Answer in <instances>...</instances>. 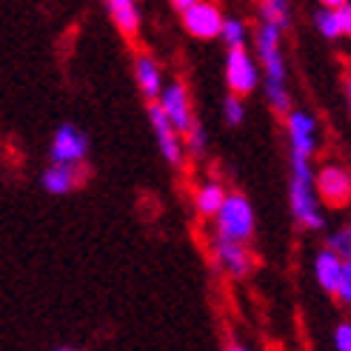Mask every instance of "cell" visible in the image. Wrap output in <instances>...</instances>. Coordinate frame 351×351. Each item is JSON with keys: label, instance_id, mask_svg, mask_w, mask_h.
I'll use <instances>...</instances> for the list:
<instances>
[{"label": "cell", "instance_id": "cell-6", "mask_svg": "<svg viewBox=\"0 0 351 351\" xmlns=\"http://www.w3.org/2000/svg\"><path fill=\"white\" fill-rule=\"evenodd\" d=\"M286 140H289V154L314 157L320 146V123L306 109H289L286 114Z\"/></svg>", "mask_w": 351, "mask_h": 351}, {"label": "cell", "instance_id": "cell-9", "mask_svg": "<svg viewBox=\"0 0 351 351\" xmlns=\"http://www.w3.org/2000/svg\"><path fill=\"white\" fill-rule=\"evenodd\" d=\"M160 106V112L169 117V123L180 134H186L191 129V123H195V103H191V95H189V86L183 80H169L163 86V92L157 95V100H152Z\"/></svg>", "mask_w": 351, "mask_h": 351}, {"label": "cell", "instance_id": "cell-26", "mask_svg": "<svg viewBox=\"0 0 351 351\" xmlns=\"http://www.w3.org/2000/svg\"><path fill=\"white\" fill-rule=\"evenodd\" d=\"M169 3H171V9H174V12L180 14V12H186L191 3H197V0H169Z\"/></svg>", "mask_w": 351, "mask_h": 351}, {"label": "cell", "instance_id": "cell-3", "mask_svg": "<svg viewBox=\"0 0 351 351\" xmlns=\"http://www.w3.org/2000/svg\"><path fill=\"white\" fill-rule=\"evenodd\" d=\"M212 223H215L217 237H229V240H240V243H252V237L257 232L254 206L243 191H229V195H226L220 212L212 217Z\"/></svg>", "mask_w": 351, "mask_h": 351}, {"label": "cell", "instance_id": "cell-2", "mask_svg": "<svg viewBox=\"0 0 351 351\" xmlns=\"http://www.w3.org/2000/svg\"><path fill=\"white\" fill-rule=\"evenodd\" d=\"M289 208L294 223L306 232H323L326 215L323 203L314 191V166L311 157L289 154Z\"/></svg>", "mask_w": 351, "mask_h": 351}, {"label": "cell", "instance_id": "cell-4", "mask_svg": "<svg viewBox=\"0 0 351 351\" xmlns=\"http://www.w3.org/2000/svg\"><path fill=\"white\" fill-rule=\"evenodd\" d=\"M208 254H212L215 269L229 280H245L254 271V252L249 249V243L215 234L212 243H208Z\"/></svg>", "mask_w": 351, "mask_h": 351}, {"label": "cell", "instance_id": "cell-27", "mask_svg": "<svg viewBox=\"0 0 351 351\" xmlns=\"http://www.w3.org/2000/svg\"><path fill=\"white\" fill-rule=\"evenodd\" d=\"M343 92H346V106H348V114H351V75L343 83Z\"/></svg>", "mask_w": 351, "mask_h": 351}, {"label": "cell", "instance_id": "cell-16", "mask_svg": "<svg viewBox=\"0 0 351 351\" xmlns=\"http://www.w3.org/2000/svg\"><path fill=\"white\" fill-rule=\"evenodd\" d=\"M226 195H229V189H226L220 180H215V178L203 180V183L195 189V197H191V203H195V212H197L200 217H206V220H212V217L220 212Z\"/></svg>", "mask_w": 351, "mask_h": 351}, {"label": "cell", "instance_id": "cell-10", "mask_svg": "<svg viewBox=\"0 0 351 351\" xmlns=\"http://www.w3.org/2000/svg\"><path fill=\"white\" fill-rule=\"evenodd\" d=\"M149 123L157 140V149H160V157L171 166V169H183L186 166V146H183V134L169 123V117L160 112L157 103H149Z\"/></svg>", "mask_w": 351, "mask_h": 351}, {"label": "cell", "instance_id": "cell-7", "mask_svg": "<svg viewBox=\"0 0 351 351\" xmlns=\"http://www.w3.org/2000/svg\"><path fill=\"white\" fill-rule=\"evenodd\" d=\"M314 191L323 206L346 208L351 203V171L340 163H323L314 171Z\"/></svg>", "mask_w": 351, "mask_h": 351}, {"label": "cell", "instance_id": "cell-15", "mask_svg": "<svg viewBox=\"0 0 351 351\" xmlns=\"http://www.w3.org/2000/svg\"><path fill=\"white\" fill-rule=\"evenodd\" d=\"M340 274H343V257L335 254L328 249V245H323V249L314 254V280H317V286L335 297L337 286H340Z\"/></svg>", "mask_w": 351, "mask_h": 351}, {"label": "cell", "instance_id": "cell-14", "mask_svg": "<svg viewBox=\"0 0 351 351\" xmlns=\"http://www.w3.org/2000/svg\"><path fill=\"white\" fill-rule=\"evenodd\" d=\"M103 3H106L109 21L120 32V38L137 40L140 26H143V12H140L137 0H103Z\"/></svg>", "mask_w": 351, "mask_h": 351}, {"label": "cell", "instance_id": "cell-18", "mask_svg": "<svg viewBox=\"0 0 351 351\" xmlns=\"http://www.w3.org/2000/svg\"><path fill=\"white\" fill-rule=\"evenodd\" d=\"M257 14L260 21L274 23L286 32L291 26V0H257Z\"/></svg>", "mask_w": 351, "mask_h": 351}, {"label": "cell", "instance_id": "cell-23", "mask_svg": "<svg viewBox=\"0 0 351 351\" xmlns=\"http://www.w3.org/2000/svg\"><path fill=\"white\" fill-rule=\"evenodd\" d=\"M335 300L346 308H351V257L343 260V274H340V286L335 291Z\"/></svg>", "mask_w": 351, "mask_h": 351}, {"label": "cell", "instance_id": "cell-17", "mask_svg": "<svg viewBox=\"0 0 351 351\" xmlns=\"http://www.w3.org/2000/svg\"><path fill=\"white\" fill-rule=\"evenodd\" d=\"M249 38H252V32H249V23H245L243 17H237V14H226L223 17V26H220L217 40H223L226 49L249 46Z\"/></svg>", "mask_w": 351, "mask_h": 351}, {"label": "cell", "instance_id": "cell-5", "mask_svg": "<svg viewBox=\"0 0 351 351\" xmlns=\"http://www.w3.org/2000/svg\"><path fill=\"white\" fill-rule=\"evenodd\" d=\"M223 75H226V89H229L232 95L249 97L260 89V66H257V58L245 46L226 49Z\"/></svg>", "mask_w": 351, "mask_h": 351}, {"label": "cell", "instance_id": "cell-20", "mask_svg": "<svg viewBox=\"0 0 351 351\" xmlns=\"http://www.w3.org/2000/svg\"><path fill=\"white\" fill-rule=\"evenodd\" d=\"M183 146H186V157H195V160H200V157H206L208 152V132L200 120L191 123V129L183 134Z\"/></svg>", "mask_w": 351, "mask_h": 351}, {"label": "cell", "instance_id": "cell-19", "mask_svg": "<svg viewBox=\"0 0 351 351\" xmlns=\"http://www.w3.org/2000/svg\"><path fill=\"white\" fill-rule=\"evenodd\" d=\"M314 29H317L320 38L326 40H340L343 32H340V17H337V9H328V6H320L314 12Z\"/></svg>", "mask_w": 351, "mask_h": 351}, {"label": "cell", "instance_id": "cell-13", "mask_svg": "<svg viewBox=\"0 0 351 351\" xmlns=\"http://www.w3.org/2000/svg\"><path fill=\"white\" fill-rule=\"evenodd\" d=\"M86 178V169L83 166H66V163H49L40 174V186L43 191H49V195L55 197H66L72 195V191L83 183Z\"/></svg>", "mask_w": 351, "mask_h": 351}, {"label": "cell", "instance_id": "cell-24", "mask_svg": "<svg viewBox=\"0 0 351 351\" xmlns=\"http://www.w3.org/2000/svg\"><path fill=\"white\" fill-rule=\"evenodd\" d=\"M335 348L337 351H351V320H343L335 326Z\"/></svg>", "mask_w": 351, "mask_h": 351}, {"label": "cell", "instance_id": "cell-11", "mask_svg": "<svg viewBox=\"0 0 351 351\" xmlns=\"http://www.w3.org/2000/svg\"><path fill=\"white\" fill-rule=\"evenodd\" d=\"M223 9L212 0H197L186 12H180L183 32L195 40H217L220 26H223Z\"/></svg>", "mask_w": 351, "mask_h": 351}, {"label": "cell", "instance_id": "cell-12", "mask_svg": "<svg viewBox=\"0 0 351 351\" xmlns=\"http://www.w3.org/2000/svg\"><path fill=\"white\" fill-rule=\"evenodd\" d=\"M132 75H134V83H137V89H140V95H143L146 103L157 100V95H160L163 86H166L160 63H157V58L152 55V51H146V49L134 51V58H132Z\"/></svg>", "mask_w": 351, "mask_h": 351}, {"label": "cell", "instance_id": "cell-8", "mask_svg": "<svg viewBox=\"0 0 351 351\" xmlns=\"http://www.w3.org/2000/svg\"><path fill=\"white\" fill-rule=\"evenodd\" d=\"M89 157V137L75 123H60L51 134L49 143V160L51 163H66V166H86Z\"/></svg>", "mask_w": 351, "mask_h": 351}, {"label": "cell", "instance_id": "cell-22", "mask_svg": "<svg viewBox=\"0 0 351 351\" xmlns=\"http://www.w3.org/2000/svg\"><path fill=\"white\" fill-rule=\"evenodd\" d=\"M223 123L226 126H243L245 123V97H240V95H226L223 97Z\"/></svg>", "mask_w": 351, "mask_h": 351}, {"label": "cell", "instance_id": "cell-21", "mask_svg": "<svg viewBox=\"0 0 351 351\" xmlns=\"http://www.w3.org/2000/svg\"><path fill=\"white\" fill-rule=\"evenodd\" d=\"M326 245H328V249L335 252V254H340L343 260H348V257H351V217H348V220H343V223L337 226V229L326 237Z\"/></svg>", "mask_w": 351, "mask_h": 351}, {"label": "cell", "instance_id": "cell-25", "mask_svg": "<svg viewBox=\"0 0 351 351\" xmlns=\"http://www.w3.org/2000/svg\"><path fill=\"white\" fill-rule=\"evenodd\" d=\"M337 17H340V32H343V38L351 40V0L343 6H337Z\"/></svg>", "mask_w": 351, "mask_h": 351}, {"label": "cell", "instance_id": "cell-30", "mask_svg": "<svg viewBox=\"0 0 351 351\" xmlns=\"http://www.w3.org/2000/svg\"><path fill=\"white\" fill-rule=\"evenodd\" d=\"M51 351H83V348H75V346H58V348H51Z\"/></svg>", "mask_w": 351, "mask_h": 351}, {"label": "cell", "instance_id": "cell-29", "mask_svg": "<svg viewBox=\"0 0 351 351\" xmlns=\"http://www.w3.org/2000/svg\"><path fill=\"white\" fill-rule=\"evenodd\" d=\"M223 351H252V348H249V346H243V343H229Z\"/></svg>", "mask_w": 351, "mask_h": 351}, {"label": "cell", "instance_id": "cell-28", "mask_svg": "<svg viewBox=\"0 0 351 351\" xmlns=\"http://www.w3.org/2000/svg\"><path fill=\"white\" fill-rule=\"evenodd\" d=\"M320 6H328V9H337V6H343V3H348V0H317Z\"/></svg>", "mask_w": 351, "mask_h": 351}, {"label": "cell", "instance_id": "cell-1", "mask_svg": "<svg viewBox=\"0 0 351 351\" xmlns=\"http://www.w3.org/2000/svg\"><path fill=\"white\" fill-rule=\"evenodd\" d=\"M252 40H254V58L260 66L263 97H266L274 114H286L291 109V92H289V69L283 51V29L260 21L257 29L252 32Z\"/></svg>", "mask_w": 351, "mask_h": 351}]
</instances>
